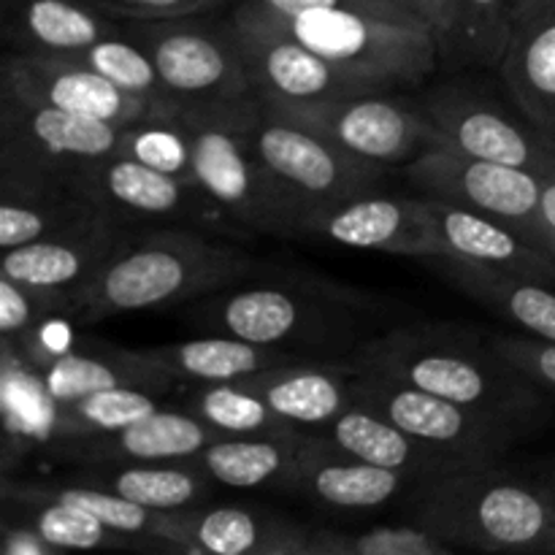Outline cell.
<instances>
[{"label": "cell", "mask_w": 555, "mask_h": 555, "mask_svg": "<svg viewBox=\"0 0 555 555\" xmlns=\"http://www.w3.org/2000/svg\"><path fill=\"white\" fill-rule=\"evenodd\" d=\"M545 488H547V493H551V496H553V504H555V475H553V477H547V480H545Z\"/></svg>", "instance_id": "48"}, {"label": "cell", "mask_w": 555, "mask_h": 555, "mask_svg": "<svg viewBox=\"0 0 555 555\" xmlns=\"http://www.w3.org/2000/svg\"><path fill=\"white\" fill-rule=\"evenodd\" d=\"M406 480L410 477L401 472L339 453L328 439L320 437V448L301 461L285 488L307 493L309 499L328 507L374 509L399 496Z\"/></svg>", "instance_id": "28"}, {"label": "cell", "mask_w": 555, "mask_h": 555, "mask_svg": "<svg viewBox=\"0 0 555 555\" xmlns=\"http://www.w3.org/2000/svg\"><path fill=\"white\" fill-rule=\"evenodd\" d=\"M412 518L453 547L555 553V504L545 482L502 475L493 464L423 480Z\"/></svg>", "instance_id": "3"}, {"label": "cell", "mask_w": 555, "mask_h": 555, "mask_svg": "<svg viewBox=\"0 0 555 555\" xmlns=\"http://www.w3.org/2000/svg\"><path fill=\"white\" fill-rule=\"evenodd\" d=\"M76 188L117 225L130 220L193 222L198 228L231 222V217L222 215L220 206L195 182L157 171L119 152L87 168L76 179Z\"/></svg>", "instance_id": "15"}, {"label": "cell", "mask_w": 555, "mask_h": 555, "mask_svg": "<svg viewBox=\"0 0 555 555\" xmlns=\"http://www.w3.org/2000/svg\"><path fill=\"white\" fill-rule=\"evenodd\" d=\"M38 493L57 502L79 507L106 524L108 529L119 531L125 537H146V540L160 542L163 529V513L141 504L130 502V499L119 496V493L108 491V488L92 486V482H76V486H52V482H41L33 486Z\"/></svg>", "instance_id": "38"}, {"label": "cell", "mask_w": 555, "mask_h": 555, "mask_svg": "<svg viewBox=\"0 0 555 555\" xmlns=\"http://www.w3.org/2000/svg\"><path fill=\"white\" fill-rule=\"evenodd\" d=\"M3 507L5 526L30 531L49 551H95V547L133 545V537L108 529L85 509L43 496L33 486L5 482Z\"/></svg>", "instance_id": "32"}, {"label": "cell", "mask_w": 555, "mask_h": 555, "mask_svg": "<svg viewBox=\"0 0 555 555\" xmlns=\"http://www.w3.org/2000/svg\"><path fill=\"white\" fill-rule=\"evenodd\" d=\"M184 461H157V464H106L90 466V477L85 482L108 488L141 507L171 513V509L195 507V502L206 496L211 477L204 466H190Z\"/></svg>", "instance_id": "33"}, {"label": "cell", "mask_w": 555, "mask_h": 555, "mask_svg": "<svg viewBox=\"0 0 555 555\" xmlns=\"http://www.w3.org/2000/svg\"><path fill=\"white\" fill-rule=\"evenodd\" d=\"M122 242L125 236L119 233L117 222L106 220L74 236L43 238V242L3 249L0 274L22 285L65 296L74 307V298L95 280L98 271L112 260Z\"/></svg>", "instance_id": "21"}, {"label": "cell", "mask_w": 555, "mask_h": 555, "mask_svg": "<svg viewBox=\"0 0 555 555\" xmlns=\"http://www.w3.org/2000/svg\"><path fill=\"white\" fill-rule=\"evenodd\" d=\"M141 356L166 369L177 383L198 385L238 383V379L276 366L318 361V358L301 356V352L258 345V341L238 339L231 334L204 336V339H190L182 345L150 347V350H141Z\"/></svg>", "instance_id": "27"}, {"label": "cell", "mask_w": 555, "mask_h": 555, "mask_svg": "<svg viewBox=\"0 0 555 555\" xmlns=\"http://www.w3.org/2000/svg\"><path fill=\"white\" fill-rule=\"evenodd\" d=\"M312 531L247 507L163 513L160 545L209 555H304Z\"/></svg>", "instance_id": "18"}, {"label": "cell", "mask_w": 555, "mask_h": 555, "mask_svg": "<svg viewBox=\"0 0 555 555\" xmlns=\"http://www.w3.org/2000/svg\"><path fill=\"white\" fill-rule=\"evenodd\" d=\"M350 390L356 404L377 412L421 442L475 466L496 464L499 455L507 453L526 434L515 423L383 374L352 372Z\"/></svg>", "instance_id": "11"}, {"label": "cell", "mask_w": 555, "mask_h": 555, "mask_svg": "<svg viewBox=\"0 0 555 555\" xmlns=\"http://www.w3.org/2000/svg\"><path fill=\"white\" fill-rule=\"evenodd\" d=\"M421 206L437 238L439 255L469 260V263L526 276V280H540L547 285L555 282L553 255L542 253L540 247L526 242L502 222L444 204V201L426 198V195H421Z\"/></svg>", "instance_id": "19"}, {"label": "cell", "mask_w": 555, "mask_h": 555, "mask_svg": "<svg viewBox=\"0 0 555 555\" xmlns=\"http://www.w3.org/2000/svg\"><path fill=\"white\" fill-rule=\"evenodd\" d=\"M502 74L520 112L555 135V0L515 5Z\"/></svg>", "instance_id": "24"}, {"label": "cell", "mask_w": 555, "mask_h": 555, "mask_svg": "<svg viewBox=\"0 0 555 555\" xmlns=\"http://www.w3.org/2000/svg\"><path fill=\"white\" fill-rule=\"evenodd\" d=\"M318 434L328 439L339 453L369 461L374 466H385V469L401 472L410 480L423 482L431 480V477L448 475L453 469L475 466L444 453V450L421 442L412 434H406L404 428L385 421L383 415L361 404L347 406L334 423H328Z\"/></svg>", "instance_id": "25"}, {"label": "cell", "mask_w": 555, "mask_h": 555, "mask_svg": "<svg viewBox=\"0 0 555 555\" xmlns=\"http://www.w3.org/2000/svg\"><path fill=\"white\" fill-rule=\"evenodd\" d=\"M406 177L426 198L491 217L555 258V231L542 215L545 177L540 173L464 155L442 144L406 163Z\"/></svg>", "instance_id": "7"}, {"label": "cell", "mask_w": 555, "mask_h": 555, "mask_svg": "<svg viewBox=\"0 0 555 555\" xmlns=\"http://www.w3.org/2000/svg\"><path fill=\"white\" fill-rule=\"evenodd\" d=\"M114 20H135V22H160V20H182V16L209 14L225 0H92Z\"/></svg>", "instance_id": "43"}, {"label": "cell", "mask_w": 555, "mask_h": 555, "mask_svg": "<svg viewBox=\"0 0 555 555\" xmlns=\"http://www.w3.org/2000/svg\"><path fill=\"white\" fill-rule=\"evenodd\" d=\"M253 144L282 198L301 220V231L318 211L372 193L385 171V166L358 160L312 130L276 117L263 101L253 122Z\"/></svg>", "instance_id": "9"}, {"label": "cell", "mask_w": 555, "mask_h": 555, "mask_svg": "<svg viewBox=\"0 0 555 555\" xmlns=\"http://www.w3.org/2000/svg\"><path fill=\"white\" fill-rule=\"evenodd\" d=\"M263 106L276 117L312 130L347 155L385 168L412 163L423 152L448 144L444 133L428 119L426 112H417L377 92L334 98V101L280 103V106L263 103Z\"/></svg>", "instance_id": "12"}, {"label": "cell", "mask_w": 555, "mask_h": 555, "mask_svg": "<svg viewBox=\"0 0 555 555\" xmlns=\"http://www.w3.org/2000/svg\"><path fill=\"white\" fill-rule=\"evenodd\" d=\"M488 347L540 390L555 393V341L537 336H488Z\"/></svg>", "instance_id": "42"}, {"label": "cell", "mask_w": 555, "mask_h": 555, "mask_svg": "<svg viewBox=\"0 0 555 555\" xmlns=\"http://www.w3.org/2000/svg\"><path fill=\"white\" fill-rule=\"evenodd\" d=\"M0 22L16 52L52 57H74L122 30V20L92 0H3Z\"/></svg>", "instance_id": "22"}, {"label": "cell", "mask_w": 555, "mask_h": 555, "mask_svg": "<svg viewBox=\"0 0 555 555\" xmlns=\"http://www.w3.org/2000/svg\"><path fill=\"white\" fill-rule=\"evenodd\" d=\"M228 20L236 30L249 79L263 103L280 106L379 92L372 81L347 74L291 36L258 0H242Z\"/></svg>", "instance_id": "13"}, {"label": "cell", "mask_w": 555, "mask_h": 555, "mask_svg": "<svg viewBox=\"0 0 555 555\" xmlns=\"http://www.w3.org/2000/svg\"><path fill=\"white\" fill-rule=\"evenodd\" d=\"M157 410L160 406H157L155 390L122 385V388H106L68 401V404H57L54 428L65 439L95 437V434H112L133 426Z\"/></svg>", "instance_id": "35"}, {"label": "cell", "mask_w": 555, "mask_h": 555, "mask_svg": "<svg viewBox=\"0 0 555 555\" xmlns=\"http://www.w3.org/2000/svg\"><path fill=\"white\" fill-rule=\"evenodd\" d=\"M410 5L437 41L439 57L459 60V9H455V0H410Z\"/></svg>", "instance_id": "44"}, {"label": "cell", "mask_w": 555, "mask_h": 555, "mask_svg": "<svg viewBox=\"0 0 555 555\" xmlns=\"http://www.w3.org/2000/svg\"><path fill=\"white\" fill-rule=\"evenodd\" d=\"M119 155L195 182L188 135L173 117H152L144 122L128 125L122 133V144H119Z\"/></svg>", "instance_id": "40"}, {"label": "cell", "mask_w": 555, "mask_h": 555, "mask_svg": "<svg viewBox=\"0 0 555 555\" xmlns=\"http://www.w3.org/2000/svg\"><path fill=\"white\" fill-rule=\"evenodd\" d=\"M269 14L312 52L358 79L372 81L379 90L421 85L437 68V41L423 25L385 20L350 5L314 9L296 16H280L269 9Z\"/></svg>", "instance_id": "6"}, {"label": "cell", "mask_w": 555, "mask_h": 555, "mask_svg": "<svg viewBox=\"0 0 555 555\" xmlns=\"http://www.w3.org/2000/svg\"><path fill=\"white\" fill-rule=\"evenodd\" d=\"M518 3H524V0H518Z\"/></svg>", "instance_id": "49"}, {"label": "cell", "mask_w": 555, "mask_h": 555, "mask_svg": "<svg viewBox=\"0 0 555 555\" xmlns=\"http://www.w3.org/2000/svg\"><path fill=\"white\" fill-rule=\"evenodd\" d=\"M455 547L423 526H374L361 534L312 531L304 555H448Z\"/></svg>", "instance_id": "37"}, {"label": "cell", "mask_w": 555, "mask_h": 555, "mask_svg": "<svg viewBox=\"0 0 555 555\" xmlns=\"http://www.w3.org/2000/svg\"><path fill=\"white\" fill-rule=\"evenodd\" d=\"M68 60H76V63L98 70V74H103L117 87L133 92V95L150 98V101L163 103V106H179V103L171 101L166 87H163L160 74H157L150 52L141 43H135L125 33V27L117 36L103 38V41L92 43L90 49H85V52L74 54Z\"/></svg>", "instance_id": "36"}, {"label": "cell", "mask_w": 555, "mask_h": 555, "mask_svg": "<svg viewBox=\"0 0 555 555\" xmlns=\"http://www.w3.org/2000/svg\"><path fill=\"white\" fill-rule=\"evenodd\" d=\"M220 434L193 412H152L144 421L112 434L74 437L65 453L87 466L157 464V461L198 459Z\"/></svg>", "instance_id": "23"}, {"label": "cell", "mask_w": 555, "mask_h": 555, "mask_svg": "<svg viewBox=\"0 0 555 555\" xmlns=\"http://www.w3.org/2000/svg\"><path fill=\"white\" fill-rule=\"evenodd\" d=\"M350 366H328L323 361L276 366L238 379L236 385L260 396L271 410L296 428L323 431L347 406H352Z\"/></svg>", "instance_id": "26"}, {"label": "cell", "mask_w": 555, "mask_h": 555, "mask_svg": "<svg viewBox=\"0 0 555 555\" xmlns=\"http://www.w3.org/2000/svg\"><path fill=\"white\" fill-rule=\"evenodd\" d=\"M260 3L280 16H296V14H304V11H314V9H341V5L369 11L361 0H260ZM369 14H372V11H369Z\"/></svg>", "instance_id": "45"}, {"label": "cell", "mask_w": 555, "mask_h": 555, "mask_svg": "<svg viewBox=\"0 0 555 555\" xmlns=\"http://www.w3.org/2000/svg\"><path fill=\"white\" fill-rule=\"evenodd\" d=\"M0 92L119 128L152 117H173L179 112V106H163L150 98L133 95L98 70L52 54H5L0 68Z\"/></svg>", "instance_id": "14"}, {"label": "cell", "mask_w": 555, "mask_h": 555, "mask_svg": "<svg viewBox=\"0 0 555 555\" xmlns=\"http://www.w3.org/2000/svg\"><path fill=\"white\" fill-rule=\"evenodd\" d=\"M177 379L146 361L141 350H112V352H63L41 366V388L54 404H68L81 396L98 393L106 388H146L166 390Z\"/></svg>", "instance_id": "31"}, {"label": "cell", "mask_w": 555, "mask_h": 555, "mask_svg": "<svg viewBox=\"0 0 555 555\" xmlns=\"http://www.w3.org/2000/svg\"><path fill=\"white\" fill-rule=\"evenodd\" d=\"M301 236H320L350 249H377L406 258L439 255L421 198L358 195L304 222Z\"/></svg>", "instance_id": "17"}, {"label": "cell", "mask_w": 555, "mask_h": 555, "mask_svg": "<svg viewBox=\"0 0 555 555\" xmlns=\"http://www.w3.org/2000/svg\"><path fill=\"white\" fill-rule=\"evenodd\" d=\"M125 128L0 92V173L74 184L117 155Z\"/></svg>", "instance_id": "10"}, {"label": "cell", "mask_w": 555, "mask_h": 555, "mask_svg": "<svg viewBox=\"0 0 555 555\" xmlns=\"http://www.w3.org/2000/svg\"><path fill=\"white\" fill-rule=\"evenodd\" d=\"M122 27L150 52L163 87L179 106L258 95L231 20L195 14L160 22L128 20Z\"/></svg>", "instance_id": "8"}, {"label": "cell", "mask_w": 555, "mask_h": 555, "mask_svg": "<svg viewBox=\"0 0 555 555\" xmlns=\"http://www.w3.org/2000/svg\"><path fill=\"white\" fill-rule=\"evenodd\" d=\"M372 14L385 16V20H393V22H406V25H423L417 20V14L412 11L410 0H361ZM426 27V25H423Z\"/></svg>", "instance_id": "46"}, {"label": "cell", "mask_w": 555, "mask_h": 555, "mask_svg": "<svg viewBox=\"0 0 555 555\" xmlns=\"http://www.w3.org/2000/svg\"><path fill=\"white\" fill-rule=\"evenodd\" d=\"M542 215H545L547 225L555 231V173L545 177V182H542Z\"/></svg>", "instance_id": "47"}, {"label": "cell", "mask_w": 555, "mask_h": 555, "mask_svg": "<svg viewBox=\"0 0 555 555\" xmlns=\"http://www.w3.org/2000/svg\"><path fill=\"white\" fill-rule=\"evenodd\" d=\"M347 366L415 385L524 431L545 415L540 388L461 325H404L372 336L352 350Z\"/></svg>", "instance_id": "1"}, {"label": "cell", "mask_w": 555, "mask_h": 555, "mask_svg": "<svg viewBox=\"0 0 555 555\" xmlns=\"http://www.w3.org/2000/svg\"><path fill=\"white\" fill-rule=\"evenodd\" d=\"M260 98L179 106L173 114L193 157V179L233 225L274 236H301V220L287 206L253 144Z\"/></svg>", "instance_id": "4"}, {"label": "cell", "mask_w": 555, "mask_h": 555, "mask_svg": "<svg viewBox=\"0 0 555 555\" xmlns=\"http://www.w3.org/2000/svg\"><path fill=\"white\" fill-rule=\"evenodd\" d=\"M253 258L233 244L211 242L182 228L119 244L95 280L74 298L70 314L85 323L114 314L160 309L225 291L249 276Z\"/></svg>", "instance_id": "2"}, {"label": "cell", "mask_w": 555, "mask_h": 555, "mask_svg": "<svg viewBox=\"0 0 555 555\" xmlns=\"http://www.w3.org/2000/svg\"><path fill=\"white\" fill-rule=\"evenodd\" d=\"M518 0H455L459 9V60L502 65L509 47Z\"/></svg>", "instance_id": "39"}, {"label": "cell", "mask_w": 555, "mask_h": 555, "mask_svg": "<svg viewBox=\"0 0 555 555\" xmlns=\"http://www.w3.org/2000/svg\"><path fill=\"white\" fill-rule=\"evenodd\" d=\"M428 260L431 266H437V271L450 285L459 287L472 301L520 325L529 336L555 341V291L547 287V282L504 274V271L486 269V266L461 258H448V255H434Z\"/></svg>", "instance_id": "29"}, {"label": "cell", "mask_w": 555, "mask_h": 555, "mask_svg": "<svg viewBox=\"0 0 555 555\" xmlns=\"http://www.w3.org/2000/svg\"><path fill=\"white\" fill-rule=\"evenodd\" d=\"M363 314H372L369 298L341 287L255 285L209 298L195 320L220 334L314 358L318 350L356 345L358 325L369 320Z\"/></svg>", "instance_id": "5"}, {"label": "cell", "mask_w": 555, "mask_h": 555, "mask_svg": "<svg viewBox=\"0 0 555 555\" xmlns=\"http://www.w3.org/2000/svg\"><path fill=\"white\" fill-rule=\"evenodd\" d=\"M106 220L74 184L0 173V249L74 236Z\"/></svg>", "instance_id": "20"}, {"label": "cell", "mask_w": 555, "mask_h": 555, "mask_svg": "<svg viewBox=\"0 0 555 555\" xmlns=\"http://www.w3.org/2000/svg\"><path fill=\"white\" fill-rule=\"evenodd\" d=\"M52 314H70L68 298L0 274V331L9 345L30 341L38 325Z\"/></svg>", "instance_id": "41"}, {"label": "cell", "mask_w": 555, "mask_h": 555, "mask_svg": "<svg viewBox=\"0 0 555 555\" xmlns=\"http://www.w3.org/2000/svg\"><path fill=\"white\" fill-rule=\"evenodd\" d=\"M193 415L220 437H291L301 431L236 383L204 385L193 399Z\"/></svg>", "instance_id": "34"}, {"label": "cell", "mask_w": 555, "mask_h": 555, "mask_svg": "<svg viewBox=\"0 0 555 555\" xmlns=\"http://www.w3.org/2000/svg\"><path fill=\"white\" fill-rule=\"evenodd\" d=\"M320 448V434L291 437H220L198 455L215 482L228 488L280 486L291 480L309 453Z\"/></svg>", "instance_id": "30"}, {"label": "cell", "mask_w": 555, "mask_h": 555, "mask_svg": "<svg viewBox=\"0 0 555 555\" xmlns=\"http://www.w3.org/2000/svg\"><path fill=\"white\" fill-rule=\"evenodd\" d=\"M423 112L464 155L529 168L540 177L555 173V135L534 122L518 125L482 98L450 87L428 98Z\"/></svg>", "instance_id": "16"}]
</instances>
